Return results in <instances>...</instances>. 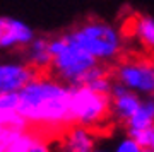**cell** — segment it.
I'll return each instance as SVG.
<instances>
[{"label":"cell","mask_w":154,"mask_h":152,"mask_svg":"<svg viewBox=\"0 0 154 152\" xmlns=\"http://www.w3.org/2000/svg\"><path fill=\"white\" fill-rule=\"evenodd\" d=\"M19 113L29 128L46 135L62 133L70 121V86L51 74H36L19 91Z\"/></svg>","instance_id":"1"},{"label":"cell","mask_w":154,"mask_h":152,"mask_svg":"<svg viewBox=\"0 0 154 152\" xmlns=\"http://www.w3.org/2000/svg\"><path fill=\"white\" fill-rule=\"evenodd\" d=\"M65 34L99 63H110L116 60L123 50V36L120 29L105 21H86Z\"/></svg>","instance_id":"2"},{"label":"cell","mask_w":154,"mask_h":152,"mask_svg":"<svg viewBox=\"0 0 154 152\" xmlns=\"http://www.w3.org/2000/svg\"><path fill=\"white\" fill-rule=\"evenodd\" d=\"M50 48H51V56H53L50 74L70 87L82 86L86 75L99 63L86 50L70 41L67 38V34L51 38Z\"/></svg>","instance_id":"3"},{"label":"cell","mask_w":154,"mask_h":152,"mask_svg":"<svg viewBox=\"0 0 154 152\" xmlns=\"http://www.w3.org/2000/svg\"><path fill=\"white\" fill-rule=\"evenodd\" d=\"M111 120V98L88 86L70 87V121L86 128H103Z\"/></svg>","instance_id":"4"},{"label":"cell","mask_w":154,"mask_h":152,"mask_svg":"<svg viewBox=\"0 0 154 152\" xmlns=\"http://www.w3.org/2000/svg\"><path fill=\"white\" fill-rule=\"evenodd\" d=\"M115 82L140 96H154V60L127 58L111 70Z\"/></svg>","instance_id":"5"},{"label":"cell","mask_w":154,"mask_h":152,"mask_svg":"<svg viewBox=\"0 0 154 152\" xmlns=\"http://www.w3.org/2000/svg\"><path fill=\"white\" fill-rule=\"evenodd\" d=\"M34 36L33 27L11 16H0V51L24 50Z\"/></svg>","instance_id":"6"},{"label":"cell","mask_w":154,"mask_h":152,"mask_svg":"<svg viewBox=\"0 0 154 152\" xmlns=\"http://www.w3.org/2000/svg\"><path fill=\"white\" fill-rule=\"evenodd\" d=\"M38 72L29 67L24 60L0 62V96L19 93Z\"/></svg>","instance_id":"7"},{"label":"cell","mask_w":154,"mask_h":152,"mask_svg":"<svg viewBox=\"0 0 154 152\" xmlns=\"http://www.w3.org/2000/svg\"><path fill=\"white\" fill-rule=\"evenodd\" d=\"M110 98H111V121L122 123V125H125L127 121L132 118L134 113L140 106V101H142L140 94L127 89L125 86H122L118 82H115V86L110 93Z\"/></svg>","instance_id":"8"},{"label":"cell","mask_w":154,"mask_h":152,"mask_svg":"<svg viewBox=\"0 0 154 152\" xmlns=\"http://www.w3.org/2000/svg\"><path fill=\"white\" fill-rule=\"evenodd\" d=\"M98 145V135L93 128L70 125L62 132L60 152H93Z\"/></svg>","instance_id":"9"},{"label":"cell","mask_w":154,"mask_h":152,"mask_svg":"<svg viewBox=\"0 0 154 152\" xmlns=\"http://www.w3.org/2000/svg\"><path fill=\"white\" fill-rule=\"evenodd\" d=\"M22 60L28 63L29 67H33L38 74L48 72L51 67V48H50V39L48 38H36L22 50Z\"/></svg>","instance_id":"10"},{"label":"cell","mask_w":154,"mask_h":152,"mask_svg":"<svg viewBox=\"0 0 154 152\" xmlns=\"http://www.w3.org/2000/svg\"><path fill=\"white\" fill-rule=\"evenodd\" d=\"M154 126V96H144L134 116L125 123L127 133Z\"/></svg>","instance_id":"11"},{"label":"cell","mask_w":154,"mask_h":152,"mask_svg":"<svg viewBox=\"0 0 154 152\" xmlns=\"http://www.w3.org/2000/svg\"><path fill=\"white\" fill-rule=\"evenodd\" d=\"M132 36L144 50L154 51V17L137 16L132 21Z\"/></svg>","instance_id":"12"},{"label":"cell","mask_w":154,"mask_h":152,"mask_svg":"<svg viewBox=\"0 0 154 152\" xmlns=\"http://www.w3.org/2000/svg\"><path fill=\"white\" fill-rule=\"evenodd\" d=\"M34 135H36L34 128H26V130L17 132L16 135H14V138L11 140V144L5 147L4 152H28Z\"/></svg>","instance_id":"13"},{"label":"cell","mask_w":154,"mask_h":152,"mask_svg":"<svg viewBox=\"0 0 154 152\" xmlns=\"http://www.w3.org/2000/svg\"><path fill=\"white\" fill-rule=\"evenodd\" d=\"M110 152H147V149L140 145L134 137L125 135V137H122L120 140L111 147Z\"/></svg>","instance_id":"14"},{"label":"cell","mask_w":154,"mask_h":152,"mask_svg":"<svg viewBox=\"0 0 154 152\" xmlns=\"http://www.w3.org/2000/svg\"><path fill=\"white\" fill-rule=\"evenodd\" d=\"M19 111V93L2 94L0 96V114Z\"/></svg>","instance_id":"15"},{"label":"cell","mask_w":154,"mask_h":152,"mask_svg":"<svg viewBox=\"0 0 154 152\" xmlns=\"http://www.w3.org/2000/svg\"><path fill=\"white\" fill-rule=\"evenodd\" d=\"M28 152H51V144L48 140V135L36 130V135H34Z\"/></svg>","instance_id":"16"},{"label":"cell","mask_w":154,"mask_h":152,"mask_svg":"<svg viewBox=\"0 0 154 152\" xmlns=\"http://www.w3.org/2000/svg\"><path fill=\"white\" fill-rule=\"evenodd\" d=\"M127 135L134 137V138H135V140H137L142 147L149 149V145H151V140H152V135H154V126H151V128H144V130L132 132V133H127Z\"/></svg>","instance_id":"17"},{"label":"cell","mask_w":154,"mask_h":152,"mask_svg":"<svg viewBox=\"0 0 154 152\" xmlns=\"http://www.w3.org/2000/svg\"><path fill=\"white\" fill-rule=\"evenodd\" d=\"M26 130V128H9V126H0V152L5 150V147L11 144L17 132Z\"/></svg>","instance_id":"18"},{"label":"cell","mask_w":154,"mask_h":152,"mask_svg":"<svg viewBox=\"0 0 154 152\" xmlns=\"http://www.w3.org/2000/svg\"><path fill=\"white\" fill-rule=\"evenodd\" d=\"M93 152H110V150H108V149H105V147H101V145L98 144V145H96V149H94Z\"/></svg>","instance_id":"19"},{"label":"cell","mask_w":154,"mask_h":152,"mask_svg":"<svg viewBox=\"0 0 154 152\" xmlns=\"http://www.w3.org/2000/svg\"><path fill=\"white\" fill-rule=\"evenodd\" d=\"M149 149L154 152V135H152V140H151V145H149Z\"/></svg>","instance_id":"20"}]
</instances>
